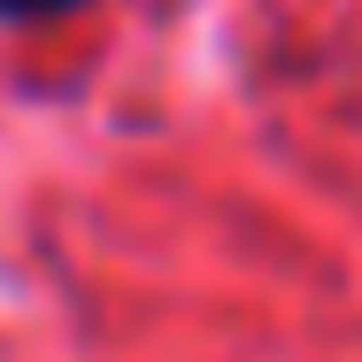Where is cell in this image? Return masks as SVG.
<instances>
[{
	"label": "cell",
	"instance_id": "cell-1",
	"mask_svg": "<svg viewBox=\"0 0 362 362\" xmlns=\"http://www.w3.org/2000/svg\"><path fill=\"white\" fill-rule=\"evenodd\" d=\"M77 0H0V23H31V16H62Z\"/></svg>",
	"mask_w": 362,
	"mask_h": 362
}]
</instances>
